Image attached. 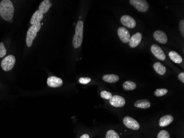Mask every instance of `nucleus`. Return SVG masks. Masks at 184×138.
Wrapping results in <instances>:
<instances>
[{
  "label": "nucleus",
  "mask_w": 184,
  "mask_h": 138,
  "mask_svg": "<svg viewBox=\"0 0 184 138\" xmlns=\"http://www.w3.org/2000/svg\"><path fill=\"white\" fill-rule=\"evenodd\" d=\"M14 14V6L10 0H3L0 3V15L5 21H11Z\"/></svg>",
  "instance_id": "obj_1"
},
{
  "label": "nucleus",
  "mask_w": 184,
  "mask_h": 138,
  "mask_svg": "<svg viewBox=\"0 0 184 138\" xmlns=\"http://www.w3.org/2000/svg\"><path fill=\"white\" fill-rule=\"evenodd\" d=\"M150 50L153 54L155 55V56L157 59L162 61L166 60V56L165 55L163 50L158 45H157L156 44H153L150 48Z\"/></svg>",
  "instance_id": "obj_7"
},
{
  "label": "nucleus",
  "mask_w": 184,
  "mask_h": 138,
  "mask_svg": "<svg viewBox=\"0 0 184 138\" xmlns=\"http://www.w3.org/2000/svg\"><path fill=\"white\" fill-rule=\"evenodd\" d=\"M80 138H89V136L88 134H84L83 135H82Z\"/></svg>",
  "instance_id": "obj_30"
},
{
  "label": "nucleus",
  "mask_w": 184,
  "mask_h": 138,
  "mask_svg": "<svg viewBox=\"0 0 184 138\" xmlns=\"http://www.w3.org/2000/svg\"><path fill=\"white\" fill-rule=\"evenodd\" d=\"M121 23L129 28H134L136 25V22L132 17L129 15H124L120 19Z\"/></svg>",
  "instance_id": "obj_8"
},
{
  "label": "nucleus",
  "mask_w": 184,
  "mask_h": 138,
  "mask_svg": "<svg viewBox=\"0 0 184 138\" xmlns=\"http://www.w3.org/2000/svg\"><path fill=\"white\" fill-rule=\"evenodd\" d=\"M130 3L139 12H145L149 8V5L145 0H130Z\"/></svg>",
  "instance_id": "obj_5"
},
{
  "label": "nucleus",
  "mask_w": 184,
  "mask_h": 138,
  "mask_svg": "<svg viewBox=\"0 0 184 138\" xmlns=\"http://www.w3.org/2000/svg\"><path fill=\"white\" fill-rule=\"evenodd\" d=\"M100 96L103 98L106 99H110L113 97V94L110 92L107 91H103L100 93Z\"/></svg>",
  "instance_id": "obj_24"
},
{
  "label": "nucleus",
  "mask_w": 184,
  "mask_h": 138,
  "mask_svg": "<svg viewBox=\"0 0 184 138\" xmlns=\"http://www.w3.org/2000/svg\"><path fill=\"white\" fill-rule=\"evenodd\" d=\"M157 138H170V135L168 131L163 130L158 134Z\"/></svg>",
  "instance_id": "obj_25"
},
{
  "label": "nucleus",
  "mask_w": 184,
  "mask_h": 138,
  "mask_svg": "<svg viewBox=\"0 0 184 138\" xmlns=\"http://www.w3.org/2000/svg\"><path fill=\"white\" fill-rule=\"evenodd\" d=\"M168 90L166 88H159L155 90V95L157 97L163 96L168 93Z\"/></svg>",
  "instance_id": "obj_22"
},
{
  "label": "nucleus",
  "mask_w": 184,
  "mask_h": 138,
  "mask_svg": "<svg viewBox=\"0 0 184 138\" xmlns=\"http://www.w3.org/2000/svg\"><path fill=\"white\" fill-rule=\"evenodd\" d=\"M151 105L150 102L147 99H140L134 103V106L137 108L147 109L150 108Z\"/></svg>",
  "instance_id": "obj_16"
},
{
  "label": "nucleus",
  "mask_w": 184,
  "mask_h": 138,
  "mask_svg": "<svg viewBox=\"0 0 184 138\" xmlns=\"http://www.w3.org/2000/svg\"><path fill=\"white\" fill-rule=\"evenodd\" d=\"M178 78L182 82L184 83V72H181L178 75Z\"/></svg>",
  "instance_id": "obj_29"
},
{
  "label": "nucleus",
  "mask_w": 184,
  "mask_h": 138,
  "mask_svg": "<svg viewBox=\"0 0 184 138\" xmlns=\"http://www.w3.org/2000/svg\"><path fill=\"white\" fill-rule=\"evenodd\" d=\"M153 37L158 42L161 44H166L168 41L166 34L161 30H156L153 33Z\"/></svg>",
  "instance_id": "obj_11"
},
{
  "label": "nucleus",
  "mask_w": 184,
  "mask_h": 138,
  "mask_svg": "<svg viewBox=\"0 0 184 138\" xmlns=\"http://www.w3.org/2000/svg\"><path fill=\"white\" fill-rule=\"evenodd\" d=\"M51 3L49 0H44L39 6V11L43 13H46L51 6Z\"/></svg>",
  "instance_id": "obj_17"
},
{
  "label": "nucleus",
  "mask_w": 184,
  "mask_h": 138,
  "mask_svg": "<svg viewBox=\"0 0 184 138\" xmlns=\"http://www.w3.org/2000/svg\"><path fill=\"white\" fill-rule=\"evenodd\" d=\"M91 81V78L89 77H81L79 80V82L82 84H87L90 82Z\"/></svg>",
  "instance_id": "obj_27"
},
{
  "label": "nucleus",
  "mask_w": 184,
  "mask_h": 138,
  "mask_svg": "<svg viewBox=\"0 0 184 138\" xmlns=\"http://www.w3.org/2000/svg\"><path fill=\"white\" fill-rule=\"evenodd\" d=\"M7 51L5 48L4 44L3 42L0 43V58H3L5 56V55L6 54Z\"/></svg>",
  "instance_id": "obj_26"
},
{
  "label": "nucleus",
  "mask_w": 184,
  "mask_h": 138,
  "mask_svg": "<svg viewBox=\"0 0 184 138\" xmlns=\"http://www.w3.org/2000/svg\"><path fill=\"white\" fill-rule=\"evenodd\" d=\"M15 63L16 58L13 55H8L1 61V67L3 70L8 72L13 67Z\"/></svg>",
  "instance_id": "obj_4"
},
{
  "label": "nucleus",
  "mask_w": 184,
  "mask_h": 138,
  "mask_svg": "<svg viewBox=\"0 0 184 138\" xmlns=\"http://www.w3.org/2000/svg\"><path fill=\"white\" fill-rule=\"evenodd\" d=\"M44 14L41 13L39 10H37L34 12L33 15L30 19V23L32 25H34L37 23H40V22L43 19Z\"/></svg>",
  "instance_id": "obj_15"
},
{
  "label": "nucleus",
  "mask_w": 184,
  "mask_h": 138,
  "mask_svg": "<svg viewBox=\"0 0 184 138\" xmlns=\"http://www.w3.org/2000/svg\"><path fill=\"white\" fill-rule=\"evenodd\" d=\"M179 29L182 36L184 37V20H181L179 23Z\"/></svg>",
  "instance_id": "obj_28"
},
{
  "label": "nucleus",
  "mask_w": 184,
  "mask_h": 138,
  "mask_svg": "<svg viewBox=\"0 0 184 138\" xmlns=\"http://www.w3.org/2000/svg\"><path fill=\"white\" fill-rule=\"evenodd\" d=\"M106 138H120L118 134L113 130H109L106 134Z\"/></svg>",
  "instance_id": "obj_23"
},
{
  "label": "nucleus",
  "mask_w": 184,
  "mask_h": 138,
  "mask_svg": "<svg viewBox=\"0 0 184 138\" xmlns=\"http://www.w3.org/2000/svg\"><path fill=\"white\" fill-rule=\"evenodd\" d=\"M103 80L107 82L115 83L119 80V77L114 74L105 75L103 77Z\"/></svg>",
  "instance_id": "obj_19"
},
{
  "label": "nucleus",
  "mask_w": 184,
  "mask_h": 138,
  "mask_svg": "<svg viewBox=\"0 0 184 138\" xmlns=\"http://www.w3.org/2000/svg\"><path fill=\"white\" fill-rule=\"evenodd\" d=\"M123 123L127 128H129V129L134 130H139L140 128V125H139V123L137 122L134 119L132 118L131 117H129V116L125 117L124 118Z\"/></svg>",
  "instance_id": "obj_6"
},
{
  "label": "nucleus",
  "mask_w": 184,
  "mask_h": 138,
  "mask_svg": "<svg viewBox=\"0 0 184 138\" xmlns=\"http://www.w3.org/2000/svg\"><path fill=\"white\" fill-rule=\"evenodd\" d=\"M174 118L171 115H164L159 120V125L160 127H166L173 122Z\"/></svg>",
  "instance_id": "obj_14"
},
{
  "label": "nucleus",
  "mask_w": 184,
  "mask_h": 138,
  "mask_svg": "<svg viewBox=\"0 0 184 138\" xmlns=\"http://www.w3.org/2000/svg\"><path fill=\"white\" fill-rule=\"evenodd\" d=\"M125 99L123 97L118 95L113 96V97L110 99V104L115 107H122L125 106Z\"/></svg>",
  "instance_id": "obj_10"
},
{
  "label": "nucleus",
  "mask_w": 184,
  "mask_h": 138,
  "mask_svg": "<svg viewBox=\"0 0 184 138\" xmlns=\"http://www.w3.org/2000/svg\"><path fill=\"white\" fill-rule=\"evenodd\" d=\"M47 83L51 88H59L63 84V81L55 76H51L48 78Z\"/></svg>",
  "instance_id": "obj_12"
},
{
  "label": "nucleus",
  "mask_w": 184,
  "mask_h": 138,
  "mask_svg": "<svg viewBox=\"0 0 184 138\" xmlns=\"http://www.w3.org/2000/svg\"><path fill=\"white\" fill-rule=\"evenodd\" d=\"M41 28V24L37 23L32 25L28 30L26 37V44L28 47H30L33 44V42L35 38L36 37L37 33L39 32Z\"/></svg>",
  "instance_id": "obj_3"
},
{
  "label": "nucleus",
  "mask_w": 184,
  "mask_h": 138,
  "mask_svg": "<svg viewBox=\"0 0 184 138\" xmlns=\"http://www.w3.org/2000/svg\"><path fill=\"white\" fill-rule=\"evenodd\" d=\"M83 22L79 21L76 26L75 34L73 38V45L75 48H78L81 46L83 41Z\"/></svg>",
  "instance_id": "obj_2"
},
{
  "label": "nucleus",
  "mask_w": 184,
  "mask_h": 138,
  "mask_svg": "<svg viewBox=\"0 0 184 138\" xmlns=\"http://www.w3.org/2000/svg\"><path fill=\"white\" fill-rule=\"evenodd\" d=\"M142 34L140 33L137 32L133 35L132 37L130 38L129 40V45L131 48H134L139 45V44L141 43L142 40Z\"/></svg>",
  "instance_id": "obj_13"
},
{
  "label": "nucleus",
  "mask_w": 184,
  "mask_h": 138,
  "mask_svg": "<svg viewBox=\"0 0 184 138\" xmlns=\"http://www.w3.org/2000/svg\"><path fill=\"white\" fill-rule=\"evenodd\" d=\"M169 56L171 60L176 64H180L182 61L181 56L176 51H171L169 54Z\"/></svg>",
  "instance_id": "obj_20"
},
{
  "label": "nucleus",
  "mask_w": 184,
  "mask_h": 138,
  "mask_svg": "<svg viewBox=\"0 0 184 138\" xmlns=\"http://www.w3.org/2000/svg\"><path fill=\"white\" fill-rule=\"evenodd\" d=\"M118 34L121 40L123 41V43H127L129 42L131 36H130V33L126 28L123 27L118 28Z\"/></svg>",
  "instance_id": "obj_9"
},
{
  "label": "nucleus",
  "mask_w": 184,
  "mask_h": 138,
  "mask_svg": "<svg viewBox=\"0 0 184 138\" xmlns=\"http://www.w3.org/2000/svg\"><path fill=\"white\" fill-rule=\"evenodd\" d=\"M136 84L134 82L131 81H127L124 83L123 88L126 91H132L136 88Z\"/></svg>",
  "instance_id": "obj_21"
},
{
  "label": "nucleus",
  "mask_w": 184,
  "mask_h": 138,
  "mask_svg": "<svg viewBox=\"0 0 184 138\" xmlns=\"http://www.w3.org/2000/svg\"><path fill=\"white\" fill-rule=\"evenodd\" d=\"M153 67L155 69V71L160 75H163L166 72V67L164 66L163 65L161 64L160 62H155L153 65Z\"/></svg>",
  "instance_id": "obj_18"
}]
</instances>
